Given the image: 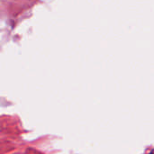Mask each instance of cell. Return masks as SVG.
<instances>
[{
  "mask_svg": "<svg viewBox=\"0 0 154 154\" xmlns=\"http://www.w3.org/2000/svg\"><path fill=\"white\" fill-rule=\"evenodd\" d=\"M150 154H153V152H150Z\"/></svg>",
  "mask_w": 154,
  "mask_h": 154,
  "instance_id": "obj_1",
  "label": "cell"
}]
</instances>
